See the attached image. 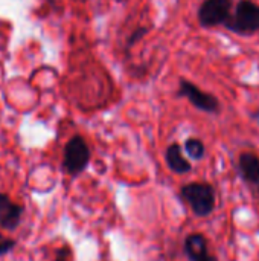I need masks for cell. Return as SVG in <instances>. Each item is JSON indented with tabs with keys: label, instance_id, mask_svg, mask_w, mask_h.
<instances>
[{
	"label": "cell",
	"instance_id": "5",
	"mask_svg": "<svg viewBox=\"0 0 259 261\" xmlns=\"http://www.w3.org/2000/svg\"><path fill=\"white\" fill-rule=\"evenodd\" d=\"M234 5V0H203L197 11L198 24L205 29L224 26Z\"/></svg>",
	"mask_w": 259,
	"mask_h": 261
},
{
	"label": "cell",
	"instance_id": "3",
	"mask_svg": "<svg viewBox=\"0 0 259 261\" xmlns=\"http://www.w3.org/2000/svg\"><path fill=\"white\" fill-rule=\"evenodd\" d=\"M90 147L81 135H73L63 148L61 168L66 174L76 177L82 174L90 164Z\"/></svg>",
	"mask_w": 259,
	"mask_h": 261
},
{
	"label": "cell",
	"instance_id": "10",
	"mask_svg": "<svg viewBox=\"0 0 259 261\" xmlns=\"http://www.w3.org/2000/svg\"><path fill=\"white\" fill-rule=\"evenodd\" d=\"M186 153V156L192 161H202L206 156V145L198 138H188L182 147Z\"/></svg>",
	"mask_w": 259,
	"mask_h": 261
},
{
	"label": "cell",
	"instance_id": "8",
	"mask_svg": "<svg viewBox=\"0 0 259 261\" xmlns=\"http://www.w3.org/2000/svg\"><path fill=\"white\" fill-rule=\"evenodd\" d=\"M165 162L174 174L185 176L192 171V165H191L189 159L185 156L182 145L177 142H172L168 145V148L165 151Z\"/></svg>",
	"mask_w": 259,
	"mask_h": 261
},
{
	"label": "cell",
	"instance_id": "13",
	"mask_svg": "<svg viewBox=\"0 0 259 261\" xmlns=\"http://www.w3.org/2000/svg\"><path fill=\"white\" fill-rule=\"evenodd\" d=\"M72 258V249L70 246H61L55 251L53 261H70Z\"/></svg>",
	"mask_w": 259,
	"mask_h": 261
},
{
	"label": "cell",
	"instance_id": "12",
	"mask_svg": "<svg viewBox=\"0 0 259 261\" xmlns=\"http://www.w3.org/2000/svg\"><path fill=\"white\" fill-rule=\"evenodd\" d=\"M15 246H17V242L14 239L6 237L0 232V257H5L9 252H12Z\"/></svg>",
	"mask_w": 259,
	"mask_h": 261
},
{
	"label": "cell",
	"instance_id": "2",
	"mask_svg": "<svg viewBox=\"0 0 259 261\" xmlns=\"http://www.w3.org/2000/svg\"><path fill=\"white\" fill-rule=\"evenodd\" d=\"M224 28L237 35L249 37L259 32V5L253 0H238L224 23Z\"/></svg>",
	"mask_w": 259,
	"mask_h": 261
},
{
	"label": "cell",
	"instance_id": "11",
	"mask_svg": "<svg viewBox=\"0 0 259 261\" xmlns=\"http://www.w3.org/2000/svg\"><path fill=\"white\" fill-rule=\"evenodd\" d=\"M147 34H148V28H147V26H137V28L128 35L127 43H125V50L128 52V50H130L136 43H139Z\"/></svg>",
	"mask_w": 259,
	"mask_h": 261
},
{
	"label": "cell",
	"instance_id": "16",
	"mask_svg": "<svg viewBox=\"0 0 259 261\" xmlns=\"http://www.w3.org/2000/svg\"><path fill=\"white\" fill-rule=\"evenodd\" d=\"M256 185H258V193H259V182H258V184H256Z\"/></svg>",
	"mask_w": 259,
	"mask_h": 261
},
{
	"label": "cell",
	"instance_id": "6",
	"mask_svg": "<svg viewBox=\"0 0 259 261\" xmlns=\"http://www.w3.org/2000/svg\"><path fill=\"white\" fill-rule=\"evenodd\" d=\"M183 251L188 261H218L209 249V242L206 236L200 232H192L185 239Z\"/></svg>",
	"mask_w": 259,
	"mask_h": 261
},
{
	"label": "cell",
	"instance_id": "9",
	"mask_svg": "<svg viewBox=\"0 0 259 261\" xmlns=\"http://www.w3.org/2000/svg\"><path fill=\"white\" fill-rule=\"evenodd\" d=\"M237 168L241 179L250 185H256L259 182V156L253 151H243L238 156Z\"/></svg>",
	"mask_w": 259,
	"mask_h": 261
},
{
	"label": "cell",
	"instance_id": "14",
	"mask_svg": "<svg viewBox=\"0 0 259 261\" xmlns=\"http://www.w3.org/2000/svg\"><path fill=\"white\" fill-rule=\"evenodd\" d=\"M46 2H47V3H49V5H50L53 9H55V2H56V0H46Z\"/></svg>",
	"mask_w": 259,
	"mask_h": 261
},
{
	"label": "cell",
	"instance_id": "1",
	"mask_svg": "<svg viewBox=\"0 0 259 261\" xmlns=\"http://www.w3.org/2000/svg\"><path fill=\"white\" fill-rule=\"evenodd\" d=\"M180 196L197 217H209L217 205L215 188L208 182H189L180 188Z\"/></svg>",
	"mask_w": 259,
	"mask_h": 261
},
{
	"label": "cell",
	"instance_id": "7",
	"mask_svg": "<svg viewBox=\"0 0 259 261\" xmlns=\"http://www.w3.org/2000/svg\"><path fill=\"white\" fill-rule=\"evenodd\" d=\"M24 206L14 202L8 194L0 193V228L5 231H14L20 226Z\"/></svg>",
	"mask_w": 259,
	"mask_h": 261
},
{
	"label": "cell",
	"instance_id": "4",
	"mask_svg": "<svg viewBox=\"0 0 259 261\" xmlns=\"http://www.w3.org/2000/svg\"><path fill=\"white\" fill-rule=\"evenodd\" d=\"M177 96L186 98L197 110H200L203 113H208V115H218V113H221V102H220V99L215 95L200 89L195 83H192L189 80L180 78Z\"/></svg>",
	"mask_w": 259,
	"mask_h": 261
},
{
	"label": "cell",
	"instance_id": "15",
	"mask_svg": "<svg viewBox=\"0 0 259 261\" xmlns=\"http://www.w3.org/2000/svg\"><path fill=\"white\" fill-rule=\"evenodd\" d=\"M253 116H255V119L258 121V125H259V109L255 112V113H253Z\"/></svg>",
	"mask_w": 259,
	"mask_h": 261
}]
</instances>
